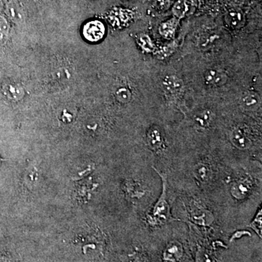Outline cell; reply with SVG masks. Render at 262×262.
Here are the masks:
<instances>
[{"instance_id":"obj_1","label":"cell","mask_w":262,"mask_h":262,"mask_svg":"<svg viewBox=\"0 0 262 262\" xmlns=\"http://www.w3.org/2000/svg\"><path fill=\"white\" fill-rule=\"evenodd\" d=\"M73 245L77 252L89 261L99 259L103 256L104 244L100 234H79L74 239Z\"/></svg>"},{"instance_id":"obj_2","label":"cell","mask_w":262,"mask_h":262,"mask_svg":"<svg viewBox=\"0 0 262 262\" xmlns=\"http://www.w3.org/2000/svg\"><path fill=\"white\" fill-rule=\"evenodd\" d=\"M82 34L84 39L89 42H98L104 37V25L99 20H91L84 26Z\"/></svg>"},{"instance_id":"obj_3","label":"cell","mask_w":262,"mask_h":262,"mask_svg":"<svg viewBox=\"0 0 262 262\" xmlns=\"http://www.w3.org/2000/svg\"><path fill=\"white\" fill-rule=\"evenodd\" d=\"M164 92L170 97H177L184 89L182 80L176 76H167L162 83Z\"/></svg>"},{"instance_id":"obj_4","label":"cell","mask_w":262,"mask_h":262,"mask_svg":"<svg viewBox=\"0 0 262 262\" xmlns=\"http://www.w3.org/2000/svg\"><path fill=\"white\" fill-rule=\"evenodd\" d=\"M163 193L162 194L161 198L158 202L157 206H155L154 212H153L152 218L155 221V224L161 223L163 221H167L169 217L170 216L169 213V208L168 203L165 201V180L163 178Z\"/></svg>"},{"instance_id":"obj_5","label":"cell","mask_w":262,"mask_h":262,"mask_svg":"<svg viewBox=\"0 0 262 262\" xmlns=\"http://www.w3.org/2000/svg\"><path fill=\"white\" fill-rule=\"evenodd\" d=\"M204 79L206 83L209 85L221 86L227 82L228 77L222 69L213 67L206 71L204 74Z\"/></svg>"},{"instance_id":"obj_6","label":"cell","mask_w":262,"mask_h":262,"mask_svg":"<svg viewBox=\"0 0 262 262\" xmlns=\"http://www.w3.org/2000/svg\"><path fill=\"white\" fill-rule=\"evenodd\" d=\"M231 142L239 149H247L251 146V140L239 128L234 129L229 136Z\"/></svg>"},{"instance_id":"obj_7","label":"cell","mask_w":262,"mask_h":262,"mask_svg":"<svg viewBox=\"0 0 262 262\" xmlns=\"http://www.w3.org/2000/svg\"><path fill=\"white\" fill-rule=\"evenodd\" d=\"M2 91L6 97L11 101H19L24 96L23 88L15 82H8L3 84Z\"/></svg>"},{"instance_id":"obj_8","label":"cell","mask_w":262,"mask_h":262,"mask_svg":"<svg viewBox=\"0 0 262 262\" xmlns=\"http://www.w3.org/2000/svg\"><path fill=\"white\" fill-rule=\"evenodd\" d=\"M213 120V113L211 110H206L201 112L194 117V125L201 130L208 128Z\"/></svg>"},{"instance_id":"obj_9","label":"cell","mask_w":262,"mask_h":262,"mask_svg":"<svg viewBox=\"0 0 262 262\" xmlns=\"http://www.w3.org/2000/svg\"><path fill=\"white\" fill-rule=\"evenodd\" d=\"M178 27V20L177 18L170 19L164 22L160 27V33L166 39H172L174 37L176 31Z\"/></svg>"},{"instance_id":"obj_10","label":"cell","mask_w":262,"mask_h":262,"mask_svg":"<svg viewBox=\"0 0 262 262\" xmlns=\"http://www.w3.org/2000/svg\"><path fill=\"white\" fill-rule=\"evenodd\" d=\"M241 104L246 110H255L260 106V98L255 93H246L241 98Z\"/></svg>"},{"instance_id":"obj_11","label":"cell","mask_w":262,"mask_h":262,"mask_svg":"<svg viewBox=\"0 0 262 262\" xmlns=\"http://www.w3.org/2000/svg\"><path fill=\"white\" fill-rule=\"evenodd\" d=\"M225 20L231 27L239 28L244 23V15L238 11L232 10L226 15Z\"/></svg>"},{"instance_id":"obj_12","label":"cell","mask_w":262,"mask_h":262,"mask_svg":"<svg viewBox=\"0 0 262 262\" xmlns=\"http://www.w3.org/2000/svg\"><path fill=\"white\" fill-rule=\"evenodd\" d=\"M251 186L248 184L247 181H241L237 184H234L232 189V194L237 199H242L247 196L249 192Z\"/></svg>"},{"instance_id":"obj_13","label":"cell","mask_w":262,"mask_h":262,"mask_svg":"<svg viewBox=\"0 0 262 262\" xmlns=\"http://www.w3.org/2000/svg\"><path fill=\"white\" fill-rule=\"evenodd\" d=\"M182 256V248L178 245H171L167 248L164 254L165 262H178L179 258Z\"/></svg>"},{"instance_id":"obj_14","label":"cell","mask_w":262,"mask_h":262,"mask_svg":"<svg viewBox=\"0 0 262 262\" xmlns=\"http://www.w3.org/2000/svg\"><path fill=\"white\" fill-rule=\"evenodd\" d=\"M148 141L149 145L154 149H159L162 147L163 144V138L158 129L153 128L149 130Z\"/></svg>"},{"instance_id":"obj_15","label":"cell","mask_w":262,"mask_h":262,"mask_svg":"<svg viewBox=\"0 0 262 262\" xmlns=\"http://www.w3.org/2000/svg\"><path fill=\"white\" fill-rule=\"evenodd\" d=\"M115 97L116 98L117 101L120 103H127L130 101L132 98V94H131L130 90L127 89L125 86H119L115 89L114 92Z\"/></svg>"},{"instance_id":"obj_16","label":"cell","mask_w":262,"mask_h":262,"mask_svg":"<svg viewBox=\"0 0 262 262\" xmlns=\"http://www.w3.org/2000/svg\"><path fill=\"white\" fill-rule=\"evenodd\" d=\"M173 14L177 18H182L185 16L187 12L189 11V5L186 0H179L173 5Z\"/></svg>"},{"instance_id":"obj_17","label":"cell","mask_w":262,"mask_h":262,"mask_svg":"<svg viewBox=\"0 0 262 262\" xmlns=\"http://www.w3.org/2000/svg\"><path fill=\"white\" fill-rule=\"evenodd\" d=\"M10 27L8 19L0 15V45L5 44L9 38Z\"/></svg>"},{"instance_id":"obj_18","label":"cell","mask_w":262,"mask_h":262,"mask_svg":"<svg viewBox=\"0 0 262 262\" xmlns=\"http://www.w3.org/2000/svg\"><path fill=\"white\" fill-rule=\"evenodd\" d=\"M194 173H195L196 178L201 180L202 182H205L209 177L208 167L206 166V165H202V164L198 165L196 167Z\"/></svg>"},{"instance_id":"obj_19","label":"cell","mask_w":262,"mask_h":262,"mask_svg":"<svg viewBox=\"0 0 262 262\" xmlns=\"http://www.w3.org/2000/svg\"><path fill=\"white\" fill-rule=\"evenodd\" d=\"M140 45L142 48H144L145 51H151L152 49V44H151V40H150L149 37L147 36L143 35L141 36L140 39Z\"/></svg>"},{"instance_id":"obj_20","label":"cell","mask_w":262,"mask_h":262,"mask_svg":"<svg viewBox=\"0 0 262 262\" xmlns=\"http://www.w3.org/2000/svg\"><path fill=\"white\" fill-rule=\"evenodd\" d=\"M127 262H144V261L143 258H141L139 255H132V256H129Z\"/></svg>"}]
</instances>
